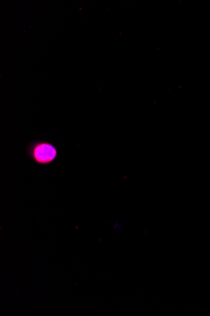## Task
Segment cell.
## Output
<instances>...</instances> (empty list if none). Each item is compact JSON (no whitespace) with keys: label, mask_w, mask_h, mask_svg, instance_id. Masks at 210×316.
I'll use <instances>...</instances> for the list:
<instances>
[{"label":"cell","mask_w":210,"mask_h":316,"mask_svg":"<svg viewBox=\"0 0 210 316\" xmlns=\"http://www.w3.org/2000/svg\"><path fill=\"white\" fill-rule=\"evenodd\" d=\"M28 157L40 166L53 163L58 156V148L53 143L44 140H34L28 143L27 147Z\"/></svg>","instance_id":"obj_1"}]
</instances>
